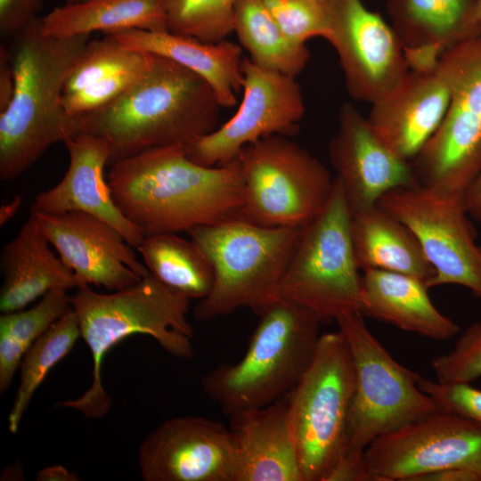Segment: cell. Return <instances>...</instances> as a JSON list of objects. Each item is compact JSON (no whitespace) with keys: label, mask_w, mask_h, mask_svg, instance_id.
Masks as SVG:
<instances>
[{"label":"cell","mask_w":481,"mask_h":481,"mask_svg":"<svg viewBox=\"0 0 481 481\" xmlns=\"http://www.w3.org/2000/svg\"><path fill=\"white\" fill-rule=\"evenodd\" d=\"M138 466L145 481H234L229 428L200 416L168 419L142 442Z\"/></svg>","instance_id":"cell-16"},{"label":"cell","mask_w":481,"mask_h":481,"mask_svg":"<svg viewBox=\"0 0 481 481\" xmlns=\"http://www.w3.org/2000/svg\"><path fill=\"white\" fill-rule=\"evenodd\" d=\"M37 480L39 481H77L79 480L76 473L61 465L46 467L38 471Z\"/></svg>","instance_id":"cell-42"},{"label":"cell","mask_w":481,"mask_h":481,"mask_svg":"<svg viewBox=\"0 0 481 481\" xmlns=\"http://www.w3.org/2000/svg\"><path fill=\"white\" fill-rule=\"evenodd\" d=\"M49 37L103 34L123 29L167 30L165 0H83L64 4L40 17Z\"/></svg>","instance_id":"cell-27"},{"label":"cell","mask_w":481,"mask_h":481,"mask_svg":"<svg viewBox=\"0 0 481 481\" xmlns=\"http://www.w3.org/2000/svg\"><path fill=\"white\" fill-rule=\"evenodd\" d=\"M29 216L83 284L115 291L150 273L123 235L96 216L81 211L46 213L33 206Z\"/></svg>","instance_id":"cell-17"},{"label":"cell","mask_w":481,"mask_h":481,"mask_svg":"<svg viewBox=\"0 0 481 481\" xmlns=\"http://www.w3.org/2000/svg\"><path fill=\"white\" fill-rule=\"evenodd\" d=\"M137 249L149 272L174 291L190 300H200L211 291L213 266L192 239L154 233L146 235Z\"/></svg>","instance_id":"cell-28"},{"label":"cell","mask_w":481,"mask_h":481,"mask_svg":"<svg viewBox=\"0 0 481 481\" xmlns=\"http://www.w3.org/2000/svg\"><path fill=\"white\" fill-rule=\"evenodd\" d=\"M21 205V198L15 196L12 200L2 204L0 208V225L3 226L17 213Z\"/></svg>","instance_id":"cell-43"},{"label":"cell","mask_w":481,"mask_h":481,"mask_svg":"<svg viewBox=\"0 0 481 481\" xmlns=\"http://www.w3.org/2000/svg\"><path fill=\"white\" fill-rule=\"evenodd\" d=\"M228 428L234 481H303L287 395L268 405L230 415Z\"/></svg>","instance_id":"cell-21"},{"label":"cell","mask_w":481,"mask_h":481,"mask_svg":"<svg viewBox=\"0 0 481 481\" xmlns=\"http://www.w3.org/2000/svg\"><path fill=\"white\" fill-rule=\"evenodd\" d=\"M238 0H165L167 30L217 43L233 32Z\"/></svg>","instance_id":"cell-32"},{"label":"cell","mask_w":481,"mask_h":481,"mask_svg":"<svg viewBox=\"0 0 481 481\" xmlns=\"http://www.w3.org/2000/svg\"><path fill=\"white\" fill-rule=\"evenodd\" d=\"M233 33L256 64L296 77L306 66L310 52L290 40L275 21L264 0H238Z\"/></svg>","instance_id":"cell-29"},{"label":"cell","mask_w":481,"mask_h":481,"mask_svg":"<svg viewBox=\"0 0 481 481\" xmlns=\"http://www.w3.org/2000/svg\"><path fill=\"white\" fill-rule=\"evenodd\" d=\"M413 481H480L478 476L466 469L450 468L417 477Z\"/></svg>","instance_id":"cell-40"},{"label":"cell","mask_w":481,"mask_h":481,"mask_svg":"<svg viewBox=\"0 0 481 481\" xmlns=\"http://www.w3.org/2000/svg\"><path fill=\"white\" fill-rule=\"evenodd\" d=\"M63 1L65 2V4H72V3H77L83 0H63Z\"/></svg>","instance_id":"cell-45"},{"label":"cell","mask_w":481,"mask_h":481,"mask_svg":"<svg viewBox=\"0 0 481 481\" xmlns=\"http://www.w3.org/2000/svg\"><path fill=\"white\" fill-rule=\"evenodd\" d=\"M414 233L434 269L432 288L460 285L481 298V246L463 193H447L419 183L392 190L377 203Z\"/></svg>","instance_id":"cell-12"},{"label":"cell","mask_w":481,"mask_h":481,"mask_svg":"<svg viewBox=\"0 0 481 481\" xmlns=\"http://www.w3.org/2000/svg\"><path fill=\"white\" fill-rule=\"evenodd\" d=\"M463 200L469 216L481 223V168L464 191Z\"/></svg>","instance_id":"cell-41"},{"label":"cell","mask_w":481,"mask_h":481,"mask_svg":"<svg viewBox=\"0 0 481 481\" xmlns=\"http://www.w3.org/2000/svg\"><path fill=\"white\" fill-rule=\"evenodd\" d=\"M350 220L343 185L335 176L327 203L301 228L279 286V297L311 310L322 322L363 311Z\"/></svg>","instance_id":"cell-8"},{"label":"cell","mask_w":481,"mask_h":481,"mask_svg":"<svg viewBox=\"0 0 481 481\" xmlns=\"http://www.w3.org/2000/svg\"><path fill=\"white\" fill-rule=\"evenodd\" d=\"M242 99L237 111L211 133L186 146L190 159L205 167L234 160L248 144L280 135L293 136L306 108L296 77L243 57Z\"/></svg>","instance_id":"cell-14"},{"label":"cell","mask_w":481,"mask_h":481,"mask_svg":"<svg viewBox=\"0 0 481 481\" xmlns=\"http://www.w3.org/2000/svg\"><path fill=\"white\" fill-rule=\"evenodd\" d=\"M329 152L351 214L377 205L392 190L418 183L411 162L395 153L348 102L339 108Z\"/></svg>","instance_id":"cell-18"},{"label":"cell","mask_w":481,"mask_h":481,"mask_svg":"<svg viewBox=\"0 0 481 481\" xmlns=\"http://www.w3.org/2000/svg\"><path fill=\"white\" fill-rule=\"evenodd\" d=\"M301 228L267 227L233 217L187 232L210 261L215 276L193 316L207 322L240 308L259 315L279 298Z\"/></svg>","instance_id":"cell-6"},{"label":"cell","mask_w":481,"mask_h":481,"mask_svg":"<svg viewBox=\"0 0 481 481\" xmlns=\"http://www.w3.org/2000/svg\"><path fill=\"white\" fill-rule=\"evenodd\" d=\"M80 337L93 359L92 382L79 397L62 401L87 419H101L112 404L103 387L102 369L108 352L133 335H146L175 358L193 357V330L188 321L190 299L167 287L151 273L138 282L110 293L83 284L70 296Z\"/></svg>","instance_id":"cell-4"},{"label":"cell","mask_w":481,"mask_h":481,"mask_svg":"<svg viewBox=\"0 0 481 481\" xmlns=\"http://www.w3.org/2000/svg\"><path fill=\"white\" fill-rule=\"evenodd\" d=\"M363 314L403 330L436 340H446L460 326L431 302L425 282L414 276L369 269L362 275Z\"/></svg>","instance_id":"cell-25"},{"label":"cell","mask_w":481,"mask_h":481,"mask_svg":"<svg viewBox=\"0 0 481 481\" xmlns=\"http://www.w3.org/2000/svg\"><path fill=\"white\" fill-rule=\"evenodd\" d=\"M350 234L360 270H385L414 276L425 284L434 269L414 233L378 204L351 214Z\"/></svg>","instance_id":"cell-26"},{"label":"cell","mask_w":481,"mask_h":481,"mask_svg":"<svg viewBox=\"0 0 481 481\" xmlns=\"http://www.w3.org/2000/svg\"><path fill=\"white\" fill-rule=\"evenodd\" d=\"M355 368L346 446L337 462L354 467L378 437L439 411L419 387L421 377L396 362L369 330L362 313L336 320Z\"/></svg>","instance_id":"cell-7"},{"label":"cell","mask_w":481,"mask_h":481,"mask_svg":"<svg viewBox=\"0 0 481 481\" xmlns=\"http://www.w3.org/2000/svg\"><path fill=\"white\" fill-rule=\"evenodd\" d=\"M419 387L440 411L481 425V389L468 382H439L423 377L420 378Z\"/></svg>","instance_id":"cell-37"},{"label":"cell","mask_w":481,"mask_h":481,"mask_svg":"<svg viewBox=\"0 0 481 481\" xmlns=\"http://www.w3.org/2000/svg\"><path fill=\"white\" fill-rule=\"evenodd\" d=\"M439 382L470 383L481 377V322L468 326L453 348L431 361Z\"/></svg>","instance_id":"cell-35"},{"label":"cell","mask_w":481,"mask_h":481,"mask_svg":"<svg viewBox=\"0 0 481 481\" xmlns=\"http://www.w3.org/2000/svg\"><path fill=\"white\" fill-rule=\"evenodd\" d=\"M63 143L69 157L68 169L55 186L37 195L32 206L52 214L69 211L90 214L110 224L130 246L137 249L145 235L121 212L104 175L105 166L110 162L107 141L81 133Z\"/></svg>","instance_id":"cell-20"},{"label":"cell","mask_w":481,"mask_h":481,"mask_svg":"<svg viewBox=\"0 0 481 481\" xmlns=\"http://www.w3.org/2000/svg\"><path fill=\"white\" fill-rule=\"evenodd\" d=\"M149 56V53L128 48L108 35L90 39L66 81L63 94L77 92L116 72L142 64Z\"/></svg>","instance_id":"cell-33"},{"label":"cell","mask_w":481,"mask_h":481,"mask_svg":"<svg viewBox=\"0 0 481 481\" xmlns=\"http://www.w3.org/2000/svg\"><path fill=\"white\" fill-rule=\"evenodd\" d=\"M15 86V76L10 49L0 46V112L10 104Z\"/></svg>","instance_id":"cell-39"},{"label":"cell","mask_w":481,"mask_h":481,"mask_svg":"<svg viewBox=\"0 0 481 481\" xmlns=\"http://www.w3.org/2000/svg\"><path fill=\"white\" fill-rule=\"evenodd\" d=\"M258 316L242 358L200 378L204 393L227 416L288 395L306 370L321 336L322 321L314 313L281 297Z\"/></svg>","instance_id":"cell-5"},{"label":"cell","mask_w":481,"mask_h":481,"mask_svg":"<svg viewBox=\"0 0 481 481\" xmlns=\"http://www.w3.org/2000/svg\"><path fill=\"white\" fill-rule=\"evenodd\" d=\"M51 247L30 216L16 236L3 247L1 313L24 309L50 290H68L83 285Z\"/></svg>","instance_id":"cell-23"},{"label":"cell","mask_w":481,"mask_h":481,"mask_svg":"<svg viewBox=\"0 0 481 481\" xmlns=\"http://www.w3.org/2000/svg\"><path fill=\"white\" fill-rule=\"evenodd\" d=\"M242 176L239 218L267 227L301 228L325 206L334 186L326 167L289 136L246 145L237 157Z\"/></svg>","instance_id":"cell-10"},{"label":"cell","mask_w":481,"mask_h":481,"mask_svg":"<svg viewBox=\"0 0 481 481\" xmlns=\"http://www.w3.org/2000/svg\"><path fill=\"white\" fill-rule=\"evenodd\" d=\"M107 180L121 212L144 235L178 232L238 217L242 203L240 165L195 163L186 146L145 150L110 165Z\"/></svg>","instance_id":"cell-1"},{"label":"cell","mask_w":481,"mask_h":481,"mask_svg":"<svg viewBox=\"0 0 481 481\" xmlns=\"http://www.w3.org/2000/svg\"><path fill=\"white\" fill-rule=\"evenodd\" d=\"M45 0H0V32L14 37L38 18Z\"/></svg>","instance_id":"cell-38"},{"label":"cell","mask_w":481,"mask_h":481,"mask_svg":"<svg viewBox=\"0 0 481 481\" xmlns=\"http://www.w3.org/2000/svg\"><path fill=\"white\" fill-rule=\"evenodd\" d=\"M90 36H45L38 17L12 37L15 86L0 112L1 181L19 177L51 145L83 133L80 118L66 112L62 95Z\"/></svg>","instance_id":"cell-3"},{"label":"cell","mask_w":481,"mask_h":481,"mask_svg":"<svg viewBox=\"0 0 481 481\" xmlns=\"http://www.w3.org/2000/svg\"><path fill=\"white\" fill-rule=\"evenodd\" d=\"M451 93L449 70L440 59L431 70L410 69L393 93L371 104L367 118L395 153L412 161L442 123Z\"/></svg>","instance_id":"cell-19"},{"label":"cell","mask_w":481,"mask_h":481,"mask_svg":"<svg viewBox=\"0 0 481 481\" xmlns=\"http://www.w3.org/2000/svg\"><path fill=\"white\" fill-rule=\"evenodd\" d=\"M125 46L173 61L201 77L213 89L222 108L236 105V94L242 90V48L223 40L202 42L168 30L137 29L106 33Z\"/></svg>","instance_id":"cell-24"},{"label":"cell","mask_w":481,"mask_h":481,"mask_svg":"<svg viewBox=\"0 0 481 481\" xmlns=\"http://www.w3.org/2000/svg\"><path fill=\"white\" fill-rule=\"evenodd\" d=\"M80 337L77 317L70 308L28 349L20 364V383L8 415L15 434L29 403L49 371L74 347Z\"/></svg>","instance_id":"cell-31"},{"label":"cell","mask_w":481,"mask_h":481,"mask_svg":"<svg viewBox=\"0 0 481 481\" xmlns=\"http://www.w3.org/2000/svg\"><path fill=\"white\" fill-rule=\"evenodd\" d=\"M479 0H387V13L412 70L436 68L460 43L477 37Z\"/></svg>","instance_id":"cell-22"},{"label":"cell","mask_w":481,"mask_h":481,"mask_svg":"<svg viewBox=\"0 0 481 481\" xmlns=\"http://www.w3.org/2000/svg\"><path fill=\"white\" fill-rule=\"evenodd\" d=\"M363 462L370 481H413L450 468L481 481V425L439 410L376 438Z\"/></svg>","instance_id":"cell-13"},{"label":"cell","mask_w":481,"mask_h":481,"mask_svg":"<svg viewBox=\"0 0 481 481\" xmlns=\"http://www.w3.org/2000/svg\"><path fill=\"white\" fill-rule=\"evenodd\" d=\"M151 58L139 65L116 72L77 92L63 94L62 104L69 116L81 117L106 105L127 89L147 68Z\"/></svg>","instance_id":"cell-36"},{"label":"cell","mask_w":481,"mask_h":481,"mask_svg":"<svg viewBox=\"0 0 481 481\" xmlns=\"http://www.w3.org/2000/svg\"><path fill=\"white\" fill-rule=\"evenodd\" d=\"M270 13L293 42L306 45L329 32L325 0H264Z\"/></svg>","instance_id":"cell-34"},{"label":"cell","mask_w":481,"mask_h":481,"mask_svg":"<svg viewBox=\"0 0 481 481\" xmlns=\"http://www.w3.org/2000/svg\"><path fill=\"white\" fill-rule=\"evenodd\" d=\"M329 32L352 98L373 104L393 93L410 71L391 25L361 0H325Z\"/></svg>","instance_id":"cell-15"},{"label":"cell","mask_w":481,"mask_h":481,"mask_svg":"<svg viewBox=\"0 0 481 481\" xmlns=\"http://www.w3.org/2000/svg\"><path fill=\"white\" fill-rule=\"evenodd\" d=\"M476 34L481 37V0H479L476 12Z\"/></svg>","instance_id":"cell-44"},{"label":"cell","mask_w":481,"mask_h":481,"mask_svg":"<svg viewBox=\"0 0 481 481\" xmlns=\"http://www.w3.org/2000/svg\"><path fill=\"white\" fill-rule=\"evenodd\" d=\"M70 308L68 290L53 289L29 308L1 313V394L9 388L28 349Z\"/></svg>","instance_id":"cell-30"},{"label":"cell","mask_w":481,"mask_h":481,"mask_svg":"<svg viewBox=\"0 0 481 481\" xmlns=\"http://www.w3.org/2000/svg\"><path fill=\"white\" fill-rule=\"evenodd\" d=\"M441 59L451 77L450 102L436 133L410 162L419 184L464 193L481 168V37Z\"/></svg>","instance_id":"cell-11"},{"label":"cell","mask_w":481,"mask_h":481,"mask_svg":"<svg viewBox=\"0 0 481 481\" xmlns=\"http://www.w3.org/2000/svg\"><path fill=\"white\" fill-rule=\"evenodd\" d=\"M221 108L201 77L151 54L127 89L80 120L83 133L107 141L111 165L151 148L189 145L219 126Z\"/></svg>","instance_id":"cell-2"},{"label":"cell","mask_w":481,"mask_h":481,"mask_svg":"<svg viewBox=\"0 0 481 481\" xmlns=\"http://www.w3.org/2000/svg\"><path fill=\"white\" fill-rule=\"evenodd\" d=\"M355 368L339 330L321 334L313 357L287 395L303 481H325L342 457Z\"/></svg>","instance_id":"cell-9"}]
</instances>
